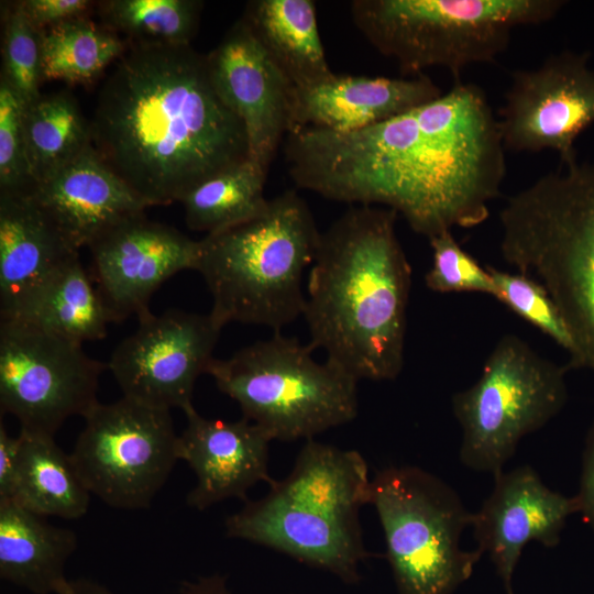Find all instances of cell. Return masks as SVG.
I'll list each match as a JSON object with an SVG mask.
<instances>
[{
    "mask_svg": "<svg viewBox=\"0 0 594 594\" xmlns=\"http://www.w3.org/2000/svg\"><path fill=\"white\" fill-rule=\"evenodd\" d=\"M505 151L486 94L461 80L370 128H299L284 145L297 187L329 200L393 209L428 239L488 218L506 175Z\"/></svg>",
    "mask_w": 594,
    "mask_h": 594,
    "instance_id": "6da1fadb",
    "label": "cell"
},
{
    "mask_svg": "<svg viewBox=\"0 0 594 594\" xmlns=\"http://www.w3.org/2000/svg\"><path fill=\"white\" fill-rule=\"evenodd\" d=\"M89 122L99 157L150 207L182 201L250 155L243 123L190 45L128 44Z\"/></svg>",
    "mask_w": 594,
    "mask_h": 594,
    "instance_id": "7a4b0ae2",
    "label": "cell"
},
{
    "mask_svg": "<svg viewBox=\"0 0 594 594\" xmlns=\"http://www.w3.org/2000/svg\"><path fill=\"white\" fill-rule=\"evenodd\" d=\"M398 213L353 205L321 232L302 317L314 350L356 381L403 371L411 266L396 233Z\"/></svg>",
    "mask_w": 594,
    "mask_h": 594,
    "instance_id": "3957f363",
    "label": "cell"
},
{
    "mask_svg": "<svg viewBox=\"0 0 594 594\" xmlns=\"http://www.w3.org/2000/svg\"><path fill=\"white\" fill-rule=\"evenodd\" d=\"M370 486L358 451L307 440L284 480L226 519V535L358 583L369 556L360 510L370 504Z\"/></svg>",
    "mask_w": 594,
    "mask_h": 594,
    "instance_id": "277c9868",
    "label": "cell"
},
{
    "mask_svg": "<svg viewBox=\"0 0 594 594\" xmlns=\"http://www.w3.org/2000/svg\"><path fill=\"white\" fill-rule=\"evenodd\" d=\"M499 223L504 261L536 279L565 322L568 365L594 372V160L559 165L507 197Z\"/></svg>",
    "mask_w": 594,
    "mask_h": 594,
    "instance_id": "5b68a950",
    "label": "cell"
},
{
    "mask_svg": "<svg viewBox=\"0 0 594 594\" xmlns=\"http://www.w3.org/2000/svg\"><path fill=\"white\" fill-rule=\"evenodd\" d=\"M321 232L308 204L285 190L261 215L206 234L199 272L212 298L211 316L280 330L302 316L304 273L315 261Z\"/></svg>",
    "mask_w": 594,
    "mask_h": 594,
    "instance_id": "8992f818",
    "label": "cell"
},
{
    "mask_svg": "<svg viewBox=\"0 0 594 594\" xmlns=\"http://www.w3.org/2000/svg\"><path fill=\"white\" fill-rule=\"evenodd\" d=\"M564 0H353L354 24L402 73L442 67L455 80L473 64L494 62L513 30L552 20Z\"/></svg>",
    "mask_w": 594,
    "mask_h": 594,
    "instance_id": "52a82bcc",
    "label": "cell"
},
{
    "mask_svg": "<svg viewBox=\"0 0 594 594\" xmlns=\"http://www.w3.org/2000/svg\"><path fill=\"white\" fill-rule=\"evenodd\" d=\"M312 346L273 332L227 359H213L207 373L243 417L272 440H310L352 421L359 411L358 382Z\"/></svg>",
    "mask_w": 594,
    "mask_h": 594,
    "instance_id": "ba28073f",
    "label": "cell"
},
{
    "mask_svg": "<svg viewBox=\"0 0 594 594\" xmlns=\"http://www.w3.org/2000/svg\"><path fill=\"white\" fill-rule=\"evenodd\" d=\"M370 504L377 513L398 594H453L483 556L461 548L473 513L457 491L414 465H392L371 480Z\"/></svg>",
    "mask_w": 594,
    "mask_h": 594,
    "instance_id": "9c48e42d",
    "label": "cell"
},
{
    "mask_svg": "<svg viewBox=\"0 0 594 594\" xmlns=\"http://www.w3.org/2000/svg\"><path fill=\"white\" fill-rule=\"evenodd\" d=\"M569 370L568 363L543 358L520 337L503 336L477 381L452 396L462 464L493 477L503 472L520 440L564 408Z\"/></svg>",
    "mask_w": 594,
    "mask_h": 594,
    "instance_id": "30bf717a",
    "label": "cell"
},
{
    "mask_svg": "<svg viewBox=\"0 0 594 594\" xmlns=\"http://www.w3.org/2000/svg\"><path fill=\"white\" fill-rule=\"evenodd\" d=\"M82 418L69 455L90 494L117 509L148 508L179 460L170 410L122 396Z\"/></svg>",
    "mask_w": 594,
    "mask_h": 594,
    "instance_id": "8fae6325",
    "label": "cell"
},
{
    "mask_svg": "<svg viewBox=\"0 0 594 594\" xmlns=\"http://www.w3.org/2000/svg\"><path fill=\"white\" fill-rule=\"evenodd\" d=\"M106 366L80 342L0 319V409L22 431L54 437L68 418L84 417L98 403Z\"/></svg>",
    "mask_w": 594,
    "mask_h": 594,
    "instance_id": "7c38bea8",
    "label": "cell"
},
{
    "mask_svg": "<svg viewBox=\"0 0 594 594\" xmlns=\"http://www.w3.org/2000/svg\"><path fill=\"white\" fill-rule=\"evenodd\" d=\"M497 120L505 150L554 151L560 165L578 161L576 140L594 123L588 53L565 50L515 70Z\"/></svg>",
    "mask_w": 594,
    "mask_h": 594,
    "instance_id": "4fadbf2b",
    "label": "cell"
},
{
    "mask_svg": "<svg viewBox=\"0 0 594 594\" xmlns=\"http://www.w3.org/2000/svg\"><path fill=\"white\" fill-rule=\"evenodd\" d=\"M138 319V329L118 344L107 366L124 397L185 414L194 408L196 381L215 359L223 327L210 312L179 309Z\"/></svg>",
    "mask_w": 594,
    "mask_h": 594,
    "instance_id": "5bb4252c",
    "label": "cell"
},
{
    "mask_svg": "<svg viewBox=\"0 0 594 594\" xmlns=\"http://www.w3.org/2000/svg\"><path fill=\"white\" fill-rule=\"evenodd\" d=\"M89 272L111 322L150 312L153 293L170 276L196 271L200 242L145 212L116 223L88 246Z\"/></svg>",
    "mask_w": 594,
    "mask_h": 594,
    "instance_id": "9a60e30c",
    "label": "cell"
},
{
    "mask_svg": "<svg viewBox=\"0 0 594 594\" xmlns=\"http://www.w3.org/2000/svg\"><path fill=\"white\" fill-rule=\"evenodd\" d=\"M206 59L217 95L245 128L249 158L268 174L290 132L294 86L243 19L228 30Z\"/></svg>",
    "mask_w": 594,
    "mask_h": 594,
    "instance_id": "2e32d148",
    "label": "cell"
},
{
    "mask_svg": "<svg viewBox=\"0 0 594 594\" xmlns=\"http://www.w3.org/2000/svg\"><path fill=\"white\" fill-rule=\"evenodd\" d=\"M578 513L575 496L549 488L530 465L494 476L471 527L476 549L490 557L506 594H514L513 578L524 548L531 541L557 547L568 518Z\"/></svg>",
    "mask_w": 594,
    "mask_h": 594,
    "instance_id": "e0dca14e",
    "label": "cell"
},
{
    "mask_svg": "<svg viewBox=\"0 0 594 594\" xmlns=\"http://www.w3.org/2000/svg\"><path fill=\"white\" fill-rule=\"evenodd\" d=\"M186 427L178 438V458L196 475L187 505L205 510L237 497L248 501V491L258 482L271 485L268 451L272 439L257 425L202 417L195 407L185 413Z\"/></svg>",
    "mask_w": 594,
    "mask_h": 594,
    "instance_id": "ac0fdd59",
    "label": "cell"
},
{
    "mask_svg": "<svg viewBox=\"0 0 594 594\" xmlns=\"http://www.w3.org/2000/svg\"><path fill=\"white\" fill-rule=\"evenodd\" d=\"M442 95L425 74L410 78L340 75L317 85L293 88L290 132L316 128L337 133L360 131Z\"/></svg>",
    "mask_w": 594,
    "mask_h": 594,
    "instance_id": "d6986e66",
    "label": "cell"
},
{
    "mask_svg": "<svg viewBox=\"0 0 594 594\" xmlns=\"http://www.w3.org/2000/svg\"><path fill=\"white\" fill-rule=\"evenodd\" d=\"M29 195L76 250L150 206L99 157L92 144Z\"/></svg>",
    "mask_w": 594,
    "mask_h": 594,
    "instance_id": "ffe728a7",
    "label": "cell"
},
{
    "mask_svg": "<svg viewBox=\"0 0 594 594\" xmlns=\"http://www.w3.org/2000/svg\"><path fill=\"white\" fill-rule=\"evenodd\" d=\"M78 252L29 194L0 193V316Z\"/></svg>",
    "mask_w": 594,
    "mask_h": 594,
    "instance_id": "44dd1931",
    "label": "cell"
},
{
    "mask_svg": "<svg viewBox=\"0 0 594 594\" xmlns=\"http://www.w3.org/2000/svg\"><path fill=\"white\" fill-rule=\"evenodd\" d=\"M76 534L11 499L0 501V576L34 594H69L65 565Z\"/></svg>",
    "mask_w": 594,
    "mask_h": 594,
    "instance_id": "7402d4cb",
    "label": "cell"
},
{
    "mask_svg": "<svg viewBox=\"0 0 594 594\" xmlns=\"http://www.w3.org/2000/svg\"><path fill=\"white\" fill-rule=\"evenodd\" d=\"M1 319L22 321L84 343L103 339L109 312L79 253L25 294Z\"/></svg>",
    "mask_w": 594,
    "mask_h": 594,
    "instance_id": "603a6c76",
    "label": "cell"
},
{
    "mask_svg": "<svg viewBox=\"0 0 594 594\" xmlns=\"http://www.w3.org/2000/svg\"><path fill=\"white\" fill-rule=\"evenodd\" d=\"M242 19L295 88L317 85L334 73L326 59L311 0H253Z\"/></svg>",
    "mask_w": 594,
    "mask_h": 594,
    "instance_id": "cb8c5ba5",
    "label": "cell"
},
{
    "mask_svg": "<svg viewBox=\"0 0 594 594\" xmlns=\"http://www.w3.org/2000/svg\"><path fill=\"white\" fill-rule=\"evenodd\" d=\"M19 437V462L11 501L43 517H82L91 494L70 455L56 444L53 436L20 430Z\"/></svg>",
    "mask_w": 594,
    "mask_h": 594,
    "instance_id": "d4e9b609",
    "label": "cell"
},
{
    "mask_svg": "<svg viewBox=\"0 0 594 594\" xmlns=\"http://www.w3.org/2000/svg\"><path fill=\"white\" fill-rule=\"evenodd\" d=\"M24 134L34 184L61 169L91 145L90 122L84 117L76 98L65 90L41 94L25 105Z\"/></svg>",
    "mask_w": 594,
    "mask_h": 594,
    "instance_id": "484cf974",
    "label": "cell"
},
{
    "mask_svg": "<svg viewBox=\"0 0 594 594\" xmlns=\"http://www.w3.org/2000/svg\"><path fill=\"white\" fill-rule=\"evenodd\" d=\"M267 173L251 158L201 183L180 201L189 229L216 233L261 215Z\"/></svg>",
    "mask_w": 594,
    "mask_h": 594,
    "instance_id": "4316f807",
    "label": "cell"
},
{
    "mask_svg": "<svg viewBox=\"0 0 594 594\" xmlns=\"http://www.w3.org/2000/svg\"><path fill=\"white\" fill-rule=\"evenodd\" d=\"M127 48L119 34L88 16L58 23L42 31L43 79L89 84Z\"/></svg>",
    "mask_w": 594,
    "mask_h": 594,
    "instance_id": "83f0119b",
    "label": "cell"
},
{
    "mask_svg": "<svg viewBox=\"0 0 594 594\" xmlns=\"http://www.w3.org/2000/svg\"><path fill=\"white\" fill-rule=\"evenodd\" d=\"M204 2L198 0H106L98 2L102 24L128 44L190 45Z\"/></svg>",
    "mask_w": 594,
    "mask_h": 594,
    "instance_id": "f1b7e54d",
    "label": "cell"
},
{
    "mask_svg": "<svg viewBox=\"0 0 594 594\" xmlns=\"http://www.w3.org/2000/svg\"><path fill=\"white\" fill-rule=\"evenodd\" d=\"M3 78L25 105L40 95L43 79L42 31L25 15L20 1L6 10L2 41Z\"/></svg>",
    "mask_w": 594,
    "mask_h": 594,
    "instance_id": "f546056e",
    "label": "cell"
},
{
    "mask_svg": "<svg viewBox=\"0 0 594 594\" xmlns=\"http://www.w3.org/2000/svg\"><path fill=\"white\" fill-rule=\"evenodd\" d=\"M487 268L495 286L494 298L548 336L566 351L570 359L574 353L573 340L546 289L532 277L518 272H504L493 266Z\"/></svg>",
    "mask_w": 594,
    "mask_h": 594,
    "instance_id": "4dcf8cb0",
    "label": "cell"
},
{
    "mask_svg": "<svg viewBox=\"0 0 594 594\" xmlns=\"http://www.w3.org/2000/svg\"><path fill=\"white\" fill-rule=\"evenodd\" d=\"M432 264L425 275L428 289L435 293H480L492 297L495 286L487 267H483L447 231L428 239Z\"/></svg>",
    "mask_w": 594,
    "mask_h": 594,
    "instance_id": "1f68e13d",
    "label": "cell"
},
{
    "mask_svg": "<svg viewBox=\"0 0 594 594\" xmlns=\"http://www.w3.org/2000/svg\"><path fill=\"white\" fill-rule=\"evenodd\" d=\"M25 102L0 78V193L29 194L32 180L24 134Z\"/></svg>",
    "mask_w": 594,
    "mask_h": 594,
    "instance_id": "d6a6232c",
    "label": "cell"
},
{
    "mask_svg": "<svg viewBox=\"0 0 594 594\" xmlns=\"http://www.w3.org/2000/svg\"><path fill=\"white\" fill-rule=\"evenodd\" d=\"M21 7L41 31L58 23L88 16L95 2L90 0H23Z\"/></svg>",
    "mask_w": 594,
    "mask_h": 594,
    "instance_id": "836d02e7",
    "label": "cell"
},
{
    "mask_svg": "<svg viewBox=\"0 0 594 594\" xmlns=\"http://www.w3.org/2000/svg\"><path fill=\"white\" fill-rule=\"evenodd\" d=\"M579 514L594 534V420L584 442L578 493Z\"/></svg>",
    "mask_w": 594,
    "mask_h": 594,
    "instance_id": "e575fe53",
    "label": "cell"
},
{
    "mask_svg": "<svg viewBox=\"0 0 594 594\" xmlns=\"http://www.w3.org/2000/svg\"><path fill=\"white\" fill-rule=\"evenodd\" d=\"M20 437H11L0 424V501L11 499L15 485Z\"/></svg>",
    "mask_w": 594,
    "mask_h": 594,
    "instance_id": "d590c367",
    "label": "cell"
},
{
    "mask_svg": "<svg viewBox=\"0 0 594 594\" xmlns=\"http://www.w3.org/2000/svg\"><path fill=\"white\" fill-rule=\"evenodd\" d=\"M180 594H233L224 576L212 574L200 576L195 581H183L179 586Z\"/></svg>",
    "mask_w": 594,
    "mask_h": 594,
    "instance_id": "8d00e7d4",
    "label": "cell"
},
{
    "mask_svg": "<svg viewBox=\"0 0 594 594\" xmlns=\"http://www.w3.org/2000/svg\"><path fill=\"white\" fill-rule=\"evenodd\" d=\"M69 594H112L103 585L86 580L79 579L72 581V590Z\"/></svg>",
    "mask_w": 594,
    "mask_h": 594,
    "instance_id": "74e56055",
    "label": "cell"
}]
</instances>
